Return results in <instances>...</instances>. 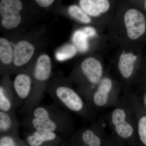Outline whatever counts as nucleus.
<instances>
[{"label":"nucleus","mask_w":146,"mask_h":146,"mask_svg":"<svg viewBox=\"0 0 146 146\" xmlns=\"http://www.w3.org/2000/svg\"><path fill=\"white\" fill-rule=\"evenodd\" d=\"M80 7L88 15L97 17L109 9L108 0H80Z\"/></svg>","instance_id":"9b49d317"},{"label":"nucleus","mask_w":146,"mask_h":146,"mask_svg":"<svg viewBox=\"0 0 146 146\" xmlns=\"http://www.w3.org/2000/svg\"><path fill=\"white\" fill-rule=\"evenodd\" d=\"M56 138L54 132L35 130L27 137V141L30 146H42L47 142L54 141Z\"/></svg>","instance_id":"4468645a"},{"label":"nucleus","mask_w":146,"mask_h":146,"mask_svg":"<svg viewBox=\"0 0 146 146\" xmlns=\"http://www.w3.org/2000/svg\"><path fill=\"white\" fill-rule=\"evenodd\" d=\"M46 92L56 104L63 109L79 112L82 111L84 104L81 97L70 86L64 84L48 86Z\"/></svg>","instance_id":"f03ea898"},{"label":"nucleus","mask_w":146,"mask_h":146,"mask_svg":"<svg viewBox=\"0 0 146 146\" xmlns=\"http://www.w3.org/2000/svg\"><path fill=\"white\" fill-rule=\"evenodd\" d=\"M0 146H18L16 141L12 136H2L0 140Z\"/></svg>","instance_id":"4be33fe9"},{"label":"nucleus","mask_w":146,"mask_h":146,"mask_svg":"<svg viewBox=\"0 0 146 146\" xmlns=\"http://www.w3.org/2000/svg\"><path fill=\"white\" fill-rule=\"evenodd\" d=\"M84 146H89V145H85Z\"/></svg>","instance_id":"a878e982"},{"label":"nucleus","mask_w":146,"mask_h":146,"mask_svg":"<svg viewBox=\"0 0 146 146\" xmlns=\"http://www.w3.org/2000/svg\"><path fill=\"white\" fill-rule=\"evenodd\" d=\"M138 131L141 141L146 145V116L143 117L139 120Z\"/></svg>","instance_id":"412c9836"},{"label":"nucleus","mask_w":146,"mask_h":146,"mask_svg":"<svg viewBox=\"0 0 146 146\" xmlns=\"http://www.w3.org/2000/svg\"><path fill=\"white\" fill-rule=\"evenodd\" d=\"M50 58L46 54L40 55L33 69V75L35 84L38 86L46 85L52 73Z\"/></svg>","instance_id":"423d86ee"},{"label":"nucleus","mask_w":146,"mask_h":146,"mask_svg":"<svg viewBox=\"0 0 146 146\" xmlns=\"http://www.w3.org/2000/svg\"><path fill=\"white\" fill-rule=\"evenodd\" d=\"M136 58V56L131 53L123 52L120 55L118 67L123 77L129 78L132 74Z\"/></svg>","instance_id":"f8f14e48"},{"label":"nucleus","mask_w":146,"mask_h":146,"mask_svg":"<svg viewBox=\"0 0 146 146\" xmlns=\"http://www.w3.org/2000/svg\"><path fill=\"white\" fill-rule=\"evenodd\" d=\"M18 106L13 84L9 85L1 84L0 86V111L15 112Z\"/></svg>","instance_id":"1a4fd4ad"},{"label":"nucleus","mask_w":146,"mask_h":146,"mask_svg":"<svg viewBox=\"0 0 146 146\" xmlns=\"http://www.w3.org/2000/svg\"><path fill=\"white\" fill-rule=\"evenodd\" d=\"M89 36L83 29L78 30L74 33L72 41L77 49L80 52H85L89 48L88 39Z\"/></svg>","instance_id":"f3484780"},{"label":"nucleus","mask_w":146,"mask_h":146,"mask_svg":"<svg viewBox=\"0 0 146 146\" xmlns=\"http://www.w3.org/2000/svg\"><path fill=\"white\" fill-rule=\"evenodd\" d=\"M35 1L40 6L46 7L52 4L54 0H35Z\"/></svg>","instance_id":"b1692460"},{"label":"nucleus","mask_w":146,"mask_h":146,"mask_svg":"<svg viewBox=\"0 0 146 146\" xmlns=\"http://www.w3.org/2000/svg\"><path fill=\"white\" fill-rule=\"evenodd\" d=\"M145 102H146V98Z\"/></svg>","instance_id":"bb28decb"},{"label":"nucleus","mask_w":146,"mask_h":146,"mask_svg":"<svg viewBox=\"0 0 146 146\" xmlns=\"http://www.w3.org/2000/svg\"><path fill=\"white\" fill-rule=\"evenodd\" d=\"M83 30L89 37H93L96 35V30L92 27H86L83 29Z\"/></svg>","instance_id":"5701e85b"},{"label":"nucleus","mask_w":146,"mask_h":146,"mask_svg":"<svg viewBox=\"0 0 146 146\" xmlns=\"http://www.w3.org/2000/svg\"><path fill=\"white\" fill-rule=\"evenodd\" d=\"M19 121L15 112H5L0 111V131L1 133H8L17 129Z\"/></svg>","instance_id":"2eb2a0df"},{"label":"nucleus","mask_w":146,"mask_h":146,"mask_svg":"<svg viewBox=\"0 0 146 146\" xmlns=\"http://www.w3.org/2000/svg\"><path fill=\"white\" fill-rule=\"evenodd\" d=\"M145 7L146 9V0H145Z\"/></svg>","instance_id":"393cba45"},{"label":"nucleus","mask_w":146,"mask_h":146,"mask_svg":"<svg viewBox=\"0 0 146 146\" xmlns=\"http://www.w3.org/2000/svg\"><path fill=\"white\" fill-rule=\"evenodd\" d=\"M13 50L10 43L5 38L0 39V60L5 65H9L13 60Z\"/></svg>","instance_id":"dca6fc26"},{"label":"nucleus","mask_w":146,"mask_h":146,"mask_svg":"<svg viewBox=\"0 0 146 146\" xmlns=\"http://www.w3.org/2000/svg\"><path fill=\"white\" fill-rule=\"evenodd\" d=\"M112 87V82L110 79L105 78L102 80L93 97L94 103L96 105L102 106L106 104Z\"/></svg>","instance_id":"ddd939ff"},{"label":"nucleus","mask_w":146,"mask_h":146,"mask_svg":"<svg viewBox=\"0 0 146 146\" xmlns=\"http://www.w3.org/2000/svg\"><path fill=\"white\" fill-rule=\"evenodd\" d=\"M68 13L73 18L84 24H88L91 22V18L81 8L78 6L72 5L69 7Z\"/></svg>","instance_id":"a211bd4d"},{"label":"nucleus","mask_w":146,"mask_h":146,"mask_svg":"<svg viewBox=\"0 0 146 146\" xmlns=\"http://www.w3.org/2000/svg\"><path fill=\"white\" fill-rule=\"evenodd\" d=\"M77 50L74 45H65L56 52V59L59 61H63L72 58L76 54Z\"/></svg>","instance_id":"6ab92c4d"},{"label":"nucleus","mask_w":146,"mask_h":146,"mask_svg":"<svg viewBox=\"0 0 146 146\" xmlns=\"http://www.w3.org/2000/svg\"><path fill=\"white\" fill-rule=\"evenodd\" d=\"M125 119L126 114L123 110L117 108L112 112V120L115 130L119 136L123 138L130 137L133 131V127Z\"/></svg>","instance_id":"9d476101"},{"label":"nucleus","mask_w":146,"mask_h":146,"mask_svg":"<svg viewBox=\"0 0 146 146\" xmlns=\"http://www.w3.org/2000/svg\"><path fill=\"white\" fill-rule=\"evenodd\" d=\"M22 124L35 130L55 133L70 124L67 112L56 104L39 105L27 113Z\"/></svg>","instance_id":"f257e3e1"},{"label":"nucleus","mask_w":146,"mask_h":146,"mask_svg":"<svg viewBox=\"0 0 146 146\" xmlns=\"http://www.w3.org/2000/svg\"><path fill=\"white\" fill-rule=\"evenodd\" d=\"M81 69L84 74L90 83H98L102 75L101 63L94 57L87 58L82 62Z\"/></svg>","instance_id":"6e6552de"},{"label":"nucleus","mask_w":146,"mask_h":146,"mask_svg":"<svg viewBox=\"0 0 146 146\" xmlns=\"http://www.w3.org/2000/svg\"><path fill=\"white\" fill-rule=\"evenodd\" d=\"M23 5L20 0H1L0 3V13L1 23L7 29L16 28L21 23L20 11Z\"/></svg>","instance_id":"7ed1b4c3"},{"label":"nucleus","mask_w":146,"mask_h":146,"mask_svg":"<svg viewBox=\"0 0 146 146\" xmlns=\"http://www.w3.org/2000/svg\"><path fill=\"white\" fill-rule=\"evenodd\" d=\"M34 52L35 47L30 42L25 40L18 42L13 50L14 66L21 68L26 65L31 59Z\"/></svg>","instance_id":"0eeeda50"},{"label":"nucleus","mask_w":146,"mask_h":146,"mask_svg":"<svg viewBox=\"0 0 146 146\" xmlns=\"http://www.w3.org/2000/svg\"><path fill=\"white\" fill-rule=\"evenodd\" d=\"M82 141L85 145L89 146H100V139L91 130L84 131L82 136Z\"/></svg>","instance_id":"aec40b11"},{"label":"nucleus","mask_w":146,"mask_h":146,"mask_svg":"<svg viewBox=\"0 0 146 146\" xmlns=\"http://www.w3.org/2000/svg\"><path fill=\"white\" fill-rule=\"evenodd\" d=\"M12 84L19 106L24 105L31 95L33 86L32 78L28 74L20 73L15 77Z\"/></svg>","instance_id":"39448f33"},{"label":"nucleus","mask_w":146,"mask_h":146,"mask_svg":"<svg viewBox=\"0 0 146 146\" xmlns=\"http://www.w3.org/2000/svg\"><path fill=\"white\" fill-rule=\"evenodd\" d=\"M124 21L128 36L130 39L135 40L142 36L146 29L145 17L138 9H131L126 11Z\"/></svg>","instance_id":"20e7f679"}]
</instances>
